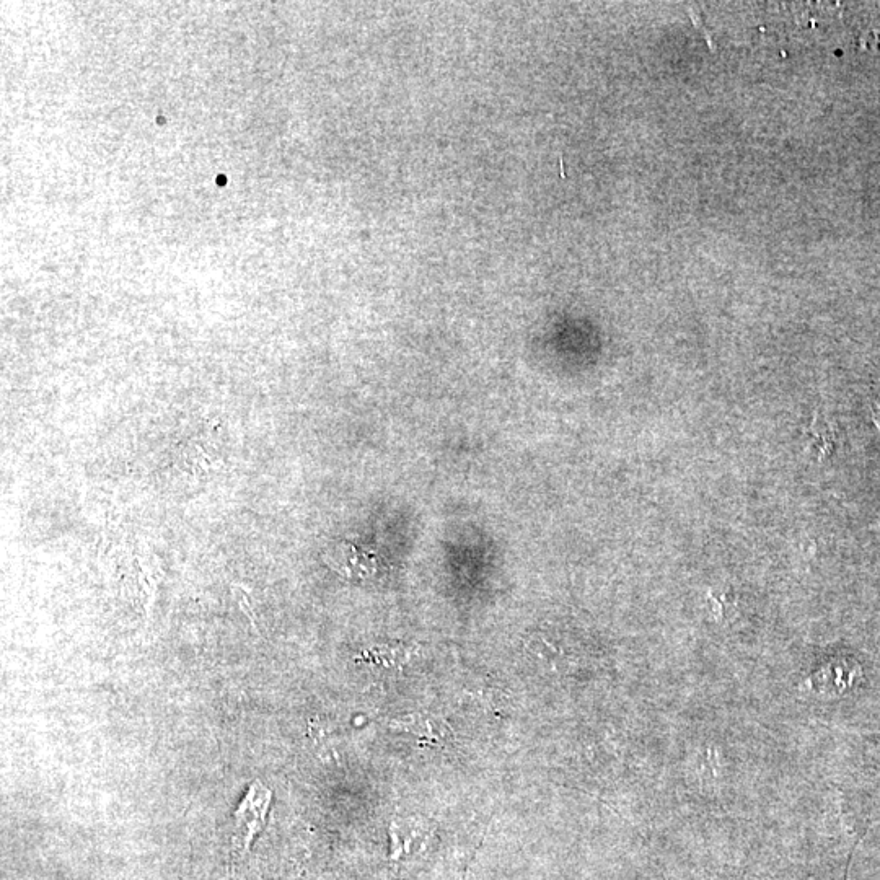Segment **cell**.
<instances>
[{
	"label": "cell",
	"mask_w": 880,
	"mask_h": 880,
	"mask_svg": "<svg viewBox=\"0 0 880 880\" xmlns=\"http://www.w3.org/2000/svg\"><path fill=\"white\" fill-rule=\"evenodd\" d=\"M835 445V429L832 424L819 413H815L804 437V452L814 458L815 462H823L833 454Z\"/></svg>",
	"instance_id": "obj_3"
},
{
	"label": "cell",
	"mask_w": 880,
	"mask_h": 880,
	"mask_svg": "<svg viewBox=\"0 0 880 880\" xmlns=\"http://www.w3.org/2000/svg\"><path fill=\"white\" fill-rule=\"evenodd\" d=\"M858 672V665H854V662L850 664L848 659L835 660L812 675L807 687L812 688L817 695L838 696L845 693Z\"/></svg>",
	"instance_id": "obj_2"
},
{
	"label": "cell",
	"mask_w": 880,
	"mask_h": 880,
	"mask_svg": "<svg viewBox=\"0 0 880 880\" xmlns=\"http://www.w3.org/2000/svg\"><path fill=\"white\" fill-rule=\"evenodd\" d=\"M871 411L872 421L876 424L877 431H879L880 434V405H872Z\"/></svg>",
	"instance_id": "obj_4"
},
{
	"label": "cell",
	"mask_w": 880,
	"mask_h": 880,
	"mask_svg": "<svg viewBox=\"0 0 880 880\" xmlns=\"http://www.w3.org/2000/svg\"><path fill=\"white\" fill-rule=\"evenodd\" d=\"M273 801V792L269 791L261 781L251 784L235 812V832L242 836L243 848L248 850L256 833L266 825L269 806Z\"/></svg>",
	"instance_id": "obj_1"
}]
</instances>
